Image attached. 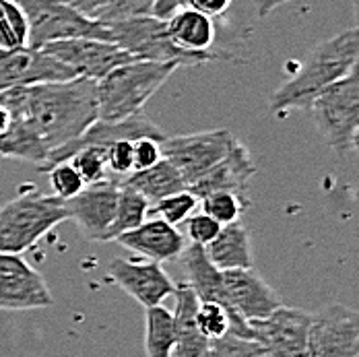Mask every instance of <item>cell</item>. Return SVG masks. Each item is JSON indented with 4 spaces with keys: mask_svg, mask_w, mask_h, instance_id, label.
<instances>
[{
    "mask_svg": "<svg viewBox=\"0 0 359 357\" xmlns=\"http://www.w3.org/2000/svg\"><path fill=\"white\" fill-rule=\"evenodd\" d=\"M95 83L74 76L71 81L13 87L0 91V104L11 112V118L25 120L48 151H54L100 120Z\"/></svg>",
    "mask_w": 359,
    "mask_h": 357,
    "instance_id": "6da1fadb",
    "label": "cell"
},
{
    "mask_svg": "<svg viewBox=\"0 0 359 357\" xmlns=\"http://www.w3.org/2000/svg\"><path fill=\"white\" fill-rule=\"evenodd\" d=\"M358 27L324 39L306 56V60L293 72V76L273 91L271 109L277 114L287 109L308 112V107L312 106V102L324 89L358 71Z\"/></svg>",
    "mask_w": 359,
    "mask_h": 357,
    "instance_id": "7a4b0ae2",
    "label": "cell"
},
{
    "mask_svg": "<svg viewBox=\"0 0 359 357\" xmlns=\"http://www.w3.org/2000/svg\"><path fill=\"white\" fill-rule=\"evenodd\" d=\"M176 65L133 60L126 62L95 83L100 120L116 122L141 114L143 106L174 74Z\"/></svg>",
    "mask_w": 359,
    "mask_h": 357,
    "instance_id": "3957f363",
    "label": "cell"
},
{
    "mask_svg": "<svg viewBox=\"0 0 359 357\" xmlns=\"http://www.w3.org/2000/svg\"><path fill=\"white\" fill-rule=\"evenodd\" d=\"M109 32V41L128 52L137 60L163 62L176 67H196L205 62L227 60L229 54L223 52H186L170 39L165 21L153 15H139L120 21L104 23Z\"/></svg>",
    "mask_w": 359,
    "mask_h": 357,
    "instance_id": "277c9868",
    "label": "cell"
},
{
    "mask_svg": "<svg viewBox=\"0 0 359 357\" xmlns=\"http://www.w3.org/2000/svg\"><path fill=\"white\" fill-rule=\"evenodd\" d=\"M62 221H69L67 203L41 194L36 188L23 190L0 207V252L21 254Z\"/></svg>",
    "mask_w": 359,
    "mask_h": 357,
    "instance_id": "5b68a950",
    "label": "cell"
},
{
    "mask_svg": "<svg viewBox=\"0 0 359 357\" xmlns=\"http://www.w3.org/2000/svg\"><path fill=\"white\" fill-rule=\"evenodd\" d=\"M308 114L328 144L341 159L358 147L359 74L353 71L337 81L312 102Z\"/></svg>",
    "mask_w": 359,
    "mask_h": 357,
    "instance_id": "8992f818",
    "label": "cell"
},
{
    "mask_svg": "<svg viewBox=\"0 0 359 357\" xmlns=\"http://www.w3.org/2000/svg\"><path fill=\"white\" fill-rule=\"evenodd\" d=\"M29 21L27 48L41 50L50 41L91 37L109 41L108 27L93 21L60 0H15Z\"/></svg>",
    "mask_w": 359,
    "mask_h": 357,
    "instance_id": "52a82bcc",
    "label": "cell"
},
{
    "mask_svg": "<svg viewBox=\"0 0 359 357\" xmlns=\"http://www.w3.org/2000/svg\"><path fill=\"white\" fill-rule=\"evenodd\" d=\"M221 273H223L225 308L229 314V335L254 341L250 322L266 318L283 304L277 291L252 269L221 271Z\"/></svg>",
    "mask_w": 359,
    "mask_h": 357,
    "instance_id": "ba28073f",
    "label": "cell"
},
{
    "mask_svg": "<svg viewBox=\"0 0 359 357\" xmlns=\"http://www.w3.org/2000/svg\"><path fill=\"white\" fill-rule=\"evenodd\" d=\"M233 143L236 139L229 130L215 128L194 135L165 137L161 151L163 159H168L178 170L186 186H190L219 163L229 153Z\"/></svg>",
    "mask_w": 359,
    "mask_h": 357,
    "instance_id": "9c48e42d",
    "label": "cell"
},
{
    "mask_svg": "<svg viewBox=\"0 0 359 357\" xmlns=\"http://www.w3.org/2000/svg\"><path fill=\"white\" fill-rule=\"evenodd\" d=\"M359 316L349 306L330 304L312 314L306 357H358Z\"/></svg>",
    "mask_w": 359,
    "mask_h": 357,
    "instance_id": "30bf717a",
    "label": "cell"
},
{
    "mask_svg": "<svg viewBox=\"0 0 359 357\" xmlns=\"http://www.w3.org/2000/svg\"><path fill=\"white\" fill-rule=\"evenodd\" d=\"M41 50L52 58H56L58 62L67 65L71 71L76 72V76L93 79V81H100L109 71L137 60L116 43L104 39H91V37L50 41Z\"/></svg>",
    "mask_w": 359,
    "mask_h": 357,
    "instance_id": "8fae6325",
    "label": "cell"
},
{
    "mask_svg": "<svg viewBox=\"0 0 359 357\" xmlns=\"http://www.w3.org/2000/svg\"><path fill=\"white\" fill-rule=\"evenodd\" d=\"M54 304L52 291L21 254L0 252V310L25 312Z\"/></svg>",
    "mask_w": 359,
    "mask_h": 357,
    "instance_id": "7c38bea8",
    "label": "cell"
},
{
    "mask_svg": "<svg viewBox=\"0 0 359 357\" xmlns=\"http://www.w3.org/2000/svg\"><path fill=\"white\" fill-rule=\"evenodd\" d=\"M141 137L165 141L163 130L143 114H137V116H130V118H124V120H116V122L97 120L81 137H76L74 141L50 151L48 157L37 166V170L48 172L54 166L69 161L74 155V151H79L81 147H104V149H108L109 144L116 143V141H137Z\"/></svg>",
    "mask_w": 359,
    "mask_h": 357,
    "instance_id": "4fadbf2b",
    "label": "cell"
},
{
    "mask_svg": "<svg viewBox=\"0 0 359 357\" xmlns=\"http://www.w3.org/2000/svg\"><path fill=\"white\" fill-rule=\"evenodd\" d=\"M312 314L299 308L279 306L273 314L252 321V339L266 357H306V341Z\"/></svg>",
    "mask_w": 359,
    "mask_h": 357,
    "instance_id": "5bb4252c",
    "label": "cell"
},
{
    "mask_svg": "<svg viewBox=\"0 0 359 357\" xmlns=\"http://www.w3.org/2000/svg\"><path fill=\"white\" fill-rule=\"evenodd\" d=\"M76 72L58 62L43 50L17 48L0 50V91L13 87H32L41 83L71 81Z\"/></svg>",
    "mask_w": 359,
    "mask_h": 357,
    "instance_id": "9a60e30c",
    "label": "cell"
},
{
    "mask_svg": "<svg viewBox=\"0 0 359 357\" xmlns=\"http://www.w3.org/2000/svg\"><path fill=\"white\" fill-rule=\"evenodd\" d=\"M120 180L108 178L87 184L72 201L67 203L69 219L76 223L81 234L91 242H106L109 225L116 215Z\"/></svg>",
    "mask_w": 359,
    "mask_h": 357,
    "instance_id": "2e32d148",
    "label": "cell"
},
{
    "mask_svg": "<svg viewBox=\"0 0 359 357\" xmlns=\"http://www.w3.org/2000/svg\"><path fill=\"white\" fill-rule=\"evenodd\" d=\"M111 281L126 291L133 299H137L144 310L163 304L170 295H174L176 283L165 273L159 262H135L126 258H114L108 267Z\"/></svg>",
    "mask_w": 359,
    "mask_h": 357,
    "instance_id": "e0dca14e",
    "label": "cell"
},
{
    "mask_svg": "<svg viewBox=\"0 0 359 357\" xmlns=\"http://www.w3.org/2000/svg\"><path fill=\"white\" fill-rule=\"evenodd\" d=\"M114 242H118L122 248L135 252L151 262H174L186 250V238L178 227L161 221V219H149L143 225H139L133 231H126L118 236Z\"/></svg>",
    "mask_w": 359,
    "mask_h": 357,
    "instance_id": "ac0fdd59",
    "label": "cell"
},
{
    "mask_svg": "<svg viewBox=\"0 0 359 357\" xmlns=\"http://www.w3.org/2000/svg\"><path fill=\"white\" fill-rule=\"evenodd\" d=\"M256 174V166L252 161L250 151L240 143L231 144L229 153L215 163L207 174H203L194 184L188 186V190L201 201L203 196L211 192H240L244 194L248 190V184Z\"/></svg>",
    "mask_w": 359,
    "mask_h": 357,
    "instance_id": "d6986e66",
    "label": "cell"
},
{
    "mask_svg": "<svg viewBox=\"0 0 359 357\" xmlns=\"http://www.w3.org/2000/svg\"><path fill=\"white\" fill-rule=\"evenodd\" d=\"M176 310L174 314V328H176V345L172 357H209L211 341L198 330L196 324V310L198 297L184 281L176 285Z\"/></svg>",
    "mask_w": 359,
    "mask_h": 357,
    "instance_id": "ffe728a7",
    "label": "cell"
},
{
    "mask_svg": "<svg viewBox=\"0 0 359 357\" xmlns=\"http://www.w3.org/2000/svg\"><path fill=\"white\" fill-rule=\"evenodd\" d=\"M170 39L186 52H213L215 46V19L190 8L180 6L165 19Z\"/></svg>",
    "mask_w": 359,
    "mask_h": 357,
    "instance_id": "44dd1931",
    "label": "cell"
},
{
    "mask_svg": "<svg viewBox=\"0 0 359 357\" xmlns=\"http://www.w3.org/2000/svg\"><path fill=\"white\" fill-rule=\"evenodd\" d=\"M209 260L219 271H240L252 269V244L248 229L238 221L223 225L215 240L205 246Z\"/></svg>",
    "mask_w": 359,
    "mask_h": 357,
    "instance_id": "7402d4cb",
    "label": "cell"
},
{
    "mask_svg": "<svg viewBox=\"0 0 359 357\" xmlns=\"http://www.w3.org/2000/svg\"><path fill=\"white\" fill-rule=\"evenodd\" d=\"M184 260V269L188 275V285L196 293L198 302H215L225 308V291H223V273L209 260L203 246L190 244L180 256ZM227 310V308H225Z\"/></svg>",
    "mask_w": 359,
    "mask_h": 357,
    "instance_id": "603a6c76",
    "label": "cell"
},
{
    "mask_svg": "<svg viewBox=\"0 0 359 357\" xmlns=\"http://www.w3.org/2000/svg\"><path fill=\"white\" fill-rule=\"evenodd\" d=\"M126 186L135 188L139 194H143L144 198L149 201V205H155L157 201L176 194L182 190H188L184 178L180 176V172L168 161L161 159L155 166L141 170V172H133L128 178L122 180Z\"/></svg>",
    "mask_w": 359,
    "mask_h": 357,
    "instance_id": "cb8c5ba5",
    "label": "cell"
},
{
    "mask_svg": "<svg viewBox=\"0 0 359 357\" xmlns=\"http://www.w3.org/2000/svg\"><path fill=\"white\" fill-rule=\"evenodd\" d=\"M48 153V147L41 143L36 130L21 118H13L6 133L0 135V157L23 159L39 166Z\"/></svg>",
    "mask_w": 359,
    "mask_h": 357,
    "instance_id": "d4e9b609",
    "label": "cell"
},
{
    "mask_svg": "<svg viewBox=\"0 0 359 357\" xmlns=\"http://www.w3.org/2000/svg\"><path fill=\"white\" fill-rule=\"evenodd\" d=\"M176 345L174 314L163 304L144 310V353L147 357H172Z\"/></svg>",
    "mask_w": 359,
    "mask_h": 357,
    "instance_id": "484cf974",
    "label": "cell"
},
{
    "mask_svg": "<svg viewBox=\"0 0 359 357\" xmlns=\"http://www.w3.org/2000/svg\"><path fill=\"white\" fill-rule=\"evenodd\" d=\"M149 201L144 198L143 194H139L135 188L126 186L120 180V192H118V203H116V215L114 221L109 225L106 242H114L118 236L137 229L139 225H143L149 217Z\"/></svg>",
    "mask_w": 359,
    "mask_h": 357,
    "instance_id": "4316f807",
    "label": "cell"
},
{
    "mask_svg": "<svg viewBox=\"0 0 359 357\" xmlns=\"http://www.w3.org/2000/svg\"><path fill=\"white\" fill-rule=\"evenodd\" d=\"M29 21L15 0H0V50L27 48Z\"/></svg>",
    "mask_w": 359,
    "mask_h": 357,
    "instance_id": "83f0119b",
    "label": "cell"
},
{
    "mask_svg": "<svg viewBox=\"0 0 359 357\" xmlns=\"http://www.w3.org/2000/svg\"><path fill=\"white\" fill-rule=\"evenodd\" d=\"M203 213L215 219L219 225H229L238 223L242 213L246 211V201L244 194L240 192H211L198 201Z\"/></svg>",
    "mask_w": 359,
    "mask_h": 357,
    "instance_id": "f1b7e54d",
    "label": "cell"
},
{
    "mask_svg": "<svg viewBox=\"0 0 359 357\" xmlns=\"http://www.w3.org/2000/svg\"><path fill=\"white\" fill-rule=\"evenodd\" d=\"M69 163L79 172L85 186L111 178L108 172V153L104 147H81L74 151Z\"/></svg>",
    "mask_w": 359,
    "mask_h": 357,
    "instance_id": "f546056e",
    "label": "cell"
},
{
    "mask_svg": "<svg viewBox=\"0 0 359 357\" xmlns=\"http://www.w3.org/2000/svg\"><path fill=\"white\" fill-rule=\"evenodd\" d=\"M196 207H198V198L190 190H182V192L170 194V196L157 201L155 205H151L149 213H153L157 219L178 227L180 223H184L190 215H194Z\"/></svg>",
    "mask_w": 359,
    "mask_h": 357,
    "instance_id": "4dcf8cb0",
    "label": "cell"
},
{
    "mask_svg": "<svg viewBox=\"0 0 359 357\" xmlns=\"http://www.w3.org/2000/svg\"><path fill=\"white\" fill-rule=\"evenodd\" d=\"M196 324L209 341H217L229 332V314L221 304L201 302L196 310Z\"/></svg>",
    "mask_w": 359,
    "mask_h": 357,
    "instance_id": "1f68e13d",
    "label": "cell"
},
{
    "mask_svg": "<svg viewBox=\"0 0 359 357\" xmlns=\"http://www.w3.org/2000/svg\"><path fill=\"white\" fill-rule=\"evenodd\" d=\"M48 178H50V188H52V196L69 203L72 201L83 188H85V182L79 176V172L72 168L69 161L65 163H58L54 166L52 170H48Z\"/></svg>",
    "mask_w": 359,
    "mask_h": 357,
    "instance_id": "d6a6232c",
    "label": "cell"
},
{
    "mask_svg": "<svg viewBox=\"0 0 359 357\" xmlns=\"http://www.w3.org/2000/svg\"><path fill=\"white\" fill-rule=\"evenodd\" d=\"M209 357H266V353L256 341L227 332L225 337L211 341Z\"/></svg>",
    "mask_w": 359,
    "mask_h": 357,
    "instance_id": "836d02e7",
    "label": "cell"
},
{
    "mask_svg": "<svg viewBox=\"0 0 359 357\" xmlns=\"http://www.w3.org/2000/svg\"><path fill=\"white\" fill-rule=\"evenodd\" d=\"M155 2L157 0H109L95 21L111 23V21H120V19H128V17L151 15Z\"/></svg>",
    "mask_w": 359,
    "mask_h": 357,
    "instance_id": "e575fe53",
    "label": "cell"
},
{
    "mask_svg": "<svg viewBox=\"0 0 359 357\" xmlns=\"http://www.w3.org/2000/svg\"><path fill=\"white\" fill-rule=\"evenodd\" d=\"M223 225H219L215 219H211L209 215L198 213V215H190L186 219V234L190 238L192 244L196 246H209L221 231Z\"/></svg>",
    "mask_w": 359,
    "mask_h": 357,
    "instance_id": "d590c367",
    "label": "cell"
},
{
    "mask_svg": "<svg viewBox=\"0 0 359 357\" xmlns=\"http://www.w3.org/2000/svg\"><path fill=\"white\" fill-rule=\"evenodd\" d=\"M161 143L163 141H157L151 137H141L133 141V172H141L155 166L157 161H161L163 159Z\"/></svg>",
    "mask_w": 359,
    "mask_h": 357,
    "instance_id": "8d00e7d4",
    "label": "cell"
},
{
    "mask_svg": "<svg viewBox=\"0 0 359 357\" xmlns=\"http://www.w3.org/2000/svg\"><path fill=\"white\" fill-rule=\"evenodd\" d=\"M108 153V172L118 180L133 174V141H116L106 149Z\"/></svg>",
    "mask_w": 359,
    "mask_h": 357,
    "instance_id": "74e56055",
    "label": "cell"
},
{
    "mask_svg": "<svg viewBox=\"0 0 359 357\" xmlns=\"http://www.w3.org/2000/svg\"><path fill=\"white\" fill-rule=\"evenodd\" d=\"M233 0H186V6L211 17V19H221L229 11Z\"/></svg>",
    "mask_w": 359,
    "mask_h": 357,
    "instance_id": "f35d334b",
    "label": "cell"
},
{
    "mask_svg": "<svg viewBox=\"0 0 359 357\" xmlns=\"http://www.w3.org/2000/svg\"><path fill=\"white\" fill-rule=\"evenodd\" d=\"M60 2L69 4L74 11H79L81 15H85V17H89V19L95 21L97 15L102 13V8L108 4L109 0H60Z\"/></svg>",
    "mask_w": 359,
    "mask_h": 357,
    "instance_id": "ab89813d",
    "label": "cell"
},
{
    "mask_svg": "<svg viewBox=\"0 0 359 357\" xmlns=\"http://www.w3.org/2000/svg\"><path fill=\"white\" fill-rule=\"evenodd\" d=\"M180 6H186V0H157L155 2V6H153V17H157V19H168L172 13H176Z\"/></svg>",
    "mask_w": 359,
    "mask_h": 357,
    "instance_id": "60d3db41",
    "label": "cell"
},
{
    "mask_svg": "<svg viewBox=\"0 0 359 357\" xmlns=\"http://www.w3.org/2000/svg\"><path fill=\"white\" fill-rule=\"evenodd\" d=\"M291 0H258V15L260 17H266L271 11H275L277 6L281 4H287Z\"/></svg>",
    "mask_w": 359,
    "mask_h": 357,
    "instance_id": "b9f144b4",
    "label": "cell"
},
{
    "mask_svg": "<svg viewBox=\"0 0 359 357\" xmlns=\"http://www.w3.org/2000/svg\"><path fill=\"white\" fill-rule=\"evenodd\" d=\"M11 120H13V118H11V112L0 104V135L6 133V128L11 126Z\"/></svg>",
    "mask_w": 359,
    "mask_h": 357,
    "instance_id": "7bdbcfd3",
    "label": "cell"
}]
</instances>
